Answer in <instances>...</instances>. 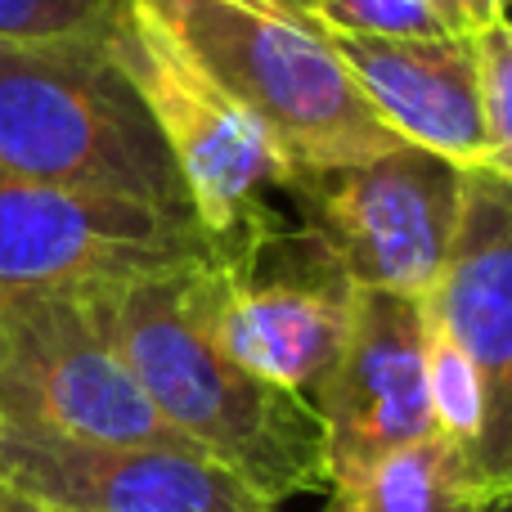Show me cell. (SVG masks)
Listing matches in <instances>:
<instances>
[{
  "instance_id": "obj_15",
  "label": "cell",
  "mask_w": 512,
  "mask_h": 512,
  "mask_svg": "<svg viewBox=\"0 0 512 512\" xmlns=\"http://www.w3.org/2000/svg\"><path fill=\"white\" fill-rule=\"evenodd\" d=\"M122 0H0V41L104 36Z\"/></svg>"
},
{
  "instance_id": "obj_19",
  "label": "cell",
  "mask_w": 512,
  "mask_h": 512,
  "mask_svg": "<svg viewBox=\"0 0 512 512\" xmlns=\"http://www.w3.org/2000/svg\"><path fill=\"white\" fill-rule=\"evenodd\" d=\"M0 512H68V508L41 504V499H32V495H18V490L0 486Z\"/></svg>"
},
{
  "instance_id": "obj_18",
  "label": "cell",
  "mask_w": 512,
  "mask_h": 512,
  "mask_svg": "<svg viewBox=\"0 0 512 512\" xmlns=\"http://www.w3.org/2000/svg\"><path fill=\"white\" fill-rule=\"evenodd\" d=\"M463 9H468V27L472 32H481L486 23L512 14V0H463Z\"/></svg>"
},
{
  "instance_id": "obj_11",
  "label": "cell",
  "mask_w": 512,
  "mask_h": 512,
  "mask_svg": "<svg viewBox=\"0 0 512 512\" xmlns=\"http://www.w3.org/2000/svg\"><path fill=\"white\" fill-rule=\"evenodd\" d=\"M310 409L324 427V486L436 436L423 301L355 288L342 355L310 396Z\"/></svg>"
},
{
  "instance_id": "obj_12",
  "label": "cell",
  "mask_w": 512,
  "mask_h": 512,
  "mask_svg": "<svg viewBox=\"0 0 512 512\" xmlns=\"http://www.w3.org/2000/svg\"><path fill=\"white\" fill-rule=\"evenodd\" d=\"M328 36H333L360 95L369 99L378 122L396 140L436 153L459 171L486 167V126H481L472 36Z\"/></svg>"
},
{
  "instance_id": "obj_2",
  "label": "cell",
  "mask_w": 512,
  "mask_h": 512,
  "mask_svg": "<svg viewBox=\"0 0 512 512\" xmlns=\"http://www.w3.org/2000/svg\"><path fill=\"white\" fill-rule=\"evenodd\" d=\"M0 171L189 212L176 162L108 32L0 41Z\"/></svg>"
},
{
  "instance_id": "obj_3",
  "label": "cell",
  "mask_w": 512,
  "mask_h": 512,
  "mask_svg": "<svg viewBox=\"0 0 512 512\" xmlns=\"http://www.w3.org/2000/svg\"><path fill=\"white\" fill-rule=\"evenodd\" d=\"M292 167H346L405 140L378 122L333 36L283 0H135Z\"/></svg>"
},
{
  "instance_id": "obj_20",
  "label": "cell",
  "mask_w": 512,
  "mask_h": 512,
  "mask_svg": "<svg viewBox=\"0 0 512 512\" xmlns=\"http://www.w3.org/2000/svg\"><path fill=\"white\" fill-rule=\"evenodd\" d=\"M486 512H512V499H499V504H486Z\"/></svg>"
},
{
  "instance_id": "obj_1",
  "label": "cell",
  "mask_w": 512,
  "mask_h": 512,
  "mask_svg": "<svg viewBox=\"0 0 512 512\" xmlns=\"http://www.w3.org/2000/svg\"><path fill=\"white\" fill-rule=\"evenodd\" d=\"M207 265L86 288L104 342L153 414L270 504L324 490V427L306 396L270 387L216 342Z\"/></svg>"
},
{
  "instance_id": "obj_8",
  "label": "cell",
  "mask_w": 512,
  "mask_h": 512,
  "mask_svg": "<svg viewBox=\"0 0 512 512\" xmlns=\"http://www.w3.org/2000/svg\"><path fill=\"white\" fill-rule=\"evenodd\" d=\"M468 360L477 427L463 450L468 481L486 504L512 499V185L463 171L459 230L445 270L423 297Z\"/></svg>"
},
{
  "instance_id": "obj_13",
  "label": "cell",
  "mask_w": 512,
  "mask_h": 512,
  "mask_svg": "<svg viewBox=\"0 0 512 512\" xmlns=\"http://www.w3.org/2000/svg\"><path fill=\"white\" fill-rule=\"evenodd\" d=\"M328 512H486L463 454L441 432L328 481Z\"/></svg>"
},
{
  "instance_id": "obj_6",
  "label": "cell",
  "mask_w": 512,
  "mask_h": 512,
  "mask_svg": "<svg viewBox=\"0 0 512 512\" xmlns=\"http://www.w3.org/2000/svg\"><path fill=\"white\" fill-rule=\"evenodd\" d=\"M0 427L77 441L189 445L104 342L86 288H0Z\"/></svg>"
},
{
  "instance_id": "obj_17",
  "label": "cell",
  "mask_w": 512,
  "mask_h": 512,
  "mask_svg": "<svg viewBox=\"0 0 512 512\" xmlns=\"http://www.w3.org/2000/svg\"><path fill=\"white\" fill-rule=\"evenodd\" d=\"M427 9H432L436 18H441L445 32H459V36H472L468 27V9H463V0H423Z\"/></svg>"
},
{
  "instance_id": "obj_9",
  "label": "cell",
  "mask_w": 512,
  "mask_h": 512,
  "mask_svg": "<svg viewBox=\"0 0 512 512\" xmlns=\"http://www.w3.org/2000/svg\"><path fill=\"white\" fill-rule=\"evenodd\" d=\"M351 301L355 283L288 225L207 274V319L225 355L306 400L342 355Z\"/></svg>"
},
{
  "instance_id": "obj_4",
  "label": "cell",
  "mask_w": 512,
  "mask_h": 512,
  "mask_svg": "<svg viewBox=\"0 0 512 512\" xmlns=\"http://www.w3.org/2000/svg\"><path fill=\"white\" fill-rule=\"evenodd\" d=\"M108 45L149 108L207 239L225 256H243L270 239L283 216L270 212L265 189H283L292 176V162L270 131L234 104L135 0H122Z\"/></svg>"
},
{
  "instance_id": "obj_21",
  "label": "cell",
  "mask_w": 512,
  "mask_h": 512,
  "mask_svg": "<svg viewBox=\"0 0 512 512\" xmlns=\"http://www.w3.org/2000/svg\"><path fill=\"white\" fill-rule=\"evenodd\" d=\"M283 5H292V9H301V5H306V0H283Z\"/></svg>"
},
{
  "instance_id": "obj_5",
  "label": "cell",
  "mask_w": 512,
  "mask_h": 512,
  "mask_svg": "<svg viewBox=\"0 0 512 512\" xmlns=\"http://www.w3.org/2000/svg\"><path fill=\"white\" fill-rule=\"evenodd\" d=\"M283 194L301 225L355 288L418 297L436 288L459 230L463 171L400 144L346 167H292Z\"/></svg>"
},
{
  "instance_id": "obj_14",
  "label": "cell",
  "mask_w": 512,
  "mask_h": 512,
  "mask_svg": "<svg viewBox=\"0 0 512 512\" xmlns=\"http://www.w3.org/2000/svg\"><path fill=\"white\" fill-rule=\"evenodd\" d=\"M477 54V95L486 126V167L490 176L512 185V14L472 32Z\"/></svg>"
},
{
  "instance_id": "obj_16",
  "label": "cell",
  "mask_w": 512,
  "mask_h": 512,
  "mask_svg": "<svg viewBox=\"0 0 512 512\" xmlns=\"http://www.w3.org/2000/svg\"><path fill=\"white\" fill-rule=\"evenodd\" d=\"M310 14L328 32H360V36H432L445 32L441 18L423 0H306Z\"/></svg>"
},
{
  "instance_id": "obj_7",
  "label": "cell",
  "mask_w": 512,
  "mask_h": 512,
  "mask_svg": "<svg viewBox=\"0 0 512 512\" xmlns=\"http://www.w3.org/2000/svg\"><path fill=\"white\" fill-rule=\"evenodd\" d=\"M230 261L194 212L41 185L0 171V288H99Z\"/></svg>"
},
{
  "instance_id": "obj_10",
  "label": "cell",
  "mask_w": 512,
  "mask_h": 512,
  "mask_svg": "<svg viewBox=\"0 0 512 512\" xmlns=\"http://www.w3.org/2000/svg\"><path fill=\"white\" fill-rule=\"evenodd\" d=\"M0 486L68 512H279L194 445H113L32 427H0Z\"/></svg>"
}]
</instances>
